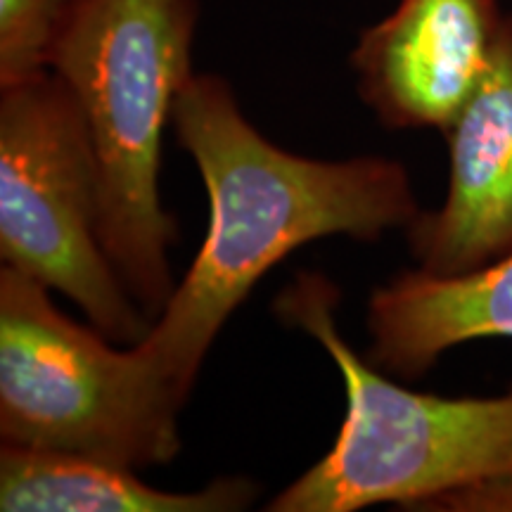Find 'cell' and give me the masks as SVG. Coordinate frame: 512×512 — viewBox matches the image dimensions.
Returning a JSON list of instances; mask_svg holds the SVG:
<instances>
[{
  "label": "cell",
  "instance_id": "cell-7",
  "mask_svg": "<svg viewBox=\"0 0 512 512\" xmlns=\"http://www.w3.org/2000/svg\"><path fill=\"white\" fill-rule=\"evenodd\" d=\"M448 188L406 228L420 271L465 275L512 254V15L477 91L444 131Z\"/></svg>",
  "mask_w": 512,
  "mask_h": 512
},
{
  "label": "cell",
  "instance_id": "cell-8",
  "mask_svg": "<svg viewBox=\"0 0 512 512\" xmlns=\"http://www.w3.org/2000/svg\"><path fill=\"white\" fill-rule=\"evenodd\" d=\"M368 361L420 380L446 351L472 339L512 337V254L465 275L399 273L368 299Z\"/></svg>",
  "mask_w": 512,
  "mask_h": 512
},
{
  "label": "cell",
  "instance_id": "cell-11",
  "mask_svg": "<svg viewBox=\"0 0 512 512\" xmlns=\"http://www.w3.org/2000/svg\"><path fill=\"white\" fill-rule=\"evenodd\" d=\"M427 510L460 512H512V477L489 479L467 489L453 491L427 505Z\"/></svg>",
  "mask_w": 512,
  "mask_h": 512
},
{
  "label": "cell",
  "instance_id": "cell-4",
  "mask_svg": "<svg viewBox=\"0 0 512 512\" xmlns=\"http://www.w3.org/2000/svg\"><path fill=\"white\" fill-rule=\"evenodd\" d=\"M50 290L17 268L0 271V437L150 470L181 451L183 408L131 347L83 328Z\"/></svg>",
  "mask_w": 512,
  "mask_h": 512
},
{
  "label": "cell",
  "instance_id": "cell-5",
  "mask_svg": "<svg viewBox=\"0 0 512 512\" xmlns=\"http://www.w3.org/2000/svg\"><path fill=\"white\" fill-rule=\"evenodd\" d=\"M102 190L91 128L55 72L0 86V256L62 292L102 335L138 344L152 320L100 242Z\"/></svg>",
  "mask_w": 512,
  "mask_h": 512
},
{
  "label": "cell",
  "instance_id": "cell-1",
  "mask_svg": "<svg viewBox=\"0 0 512 512\" xmlns=\"http://www.w3.org/2000/svg\"><path fill=\"white\" fill-rule=\"evenodd\" d=\"M171 126L207 188L209 230L174 297L131 351L183 408L226 320L287 254L335 235L377 242L406 230L422 209L401 162L292 155L256 131L216 74L185 83Z\"/></svg>",
  "mask_w": 512,
  "mask_h": 512
},
{
  "label": "cell",
  "instance_id": "cell-9",
  "mask_svg": "<svg viewBox=\"0 0 512 512\" xmlns=\"http://www.w3.org/2000/svg\"><path fill=\"white\" fill-rule=\"evenodd\" d=\"M261 486L247 477H223L202 491H162L138 470L74 453L15 444L0 446L3 512H238Z\"/></svg>",
  "mask_w": 512,
  "mask_h": 512
},
{
  "label": "cell",
  "instance_id": "cell-10",
  "mask_svg": "<svg viewBox=\"0 0 512 512\" xmlns=\"http://www.w3.org/2000/svg\"><path fill=\"white\" fill-rule=\"evenodd\" d=\"M86 0H0V86L48 72Z\"/></svg>",
  "mask_w": 512,
  "mask_h": 512
},
{
  "label": "cell",
  "instance_id": "cell-3",
  "mask_svg": "<svg viewBox=\"0 0 512 512\" xmlns=\"http://www.w3.org/2000/svg\"><path fill=\"white\" fill-rule=\"evenodd\" d=\"M339 287L302 271L275 299L290 328L318 339L337 363L347 415L335 446L280 491L271 512H356L392 503L427 510L437 498L512 477V384L498 396L420 394L389 380L344 342Z\"/></svg>",
  "mask_w": 512,
  "mask_h": 512
},
{
  "label": "cell",
  "instance_id": "cell-6",
  "mask_svg": "<svg viewBox=\"0 0 512 512\" xmlns=\"http://www.w3.org/2000/svg\"><path fill=\"white\" fill-rule=\"evenodd\" d=\"M508 17L501 0H399L351 53L358 93L382 126L444 133L491 69Z\"/></svg>",
  "mask_w": 512,
  "mask_h": 512
},
{
  "label": "cell",
  "instance_id": "cell-2",
  "mask_svg": "<svg viewBox=\"0 0 512 512\" xmlns=\"http://www.w3.org/2000/svg\"><path fill=\"white\" fill-rule=\"evenodd\" d=\"M197 0H86L50 72L72 88L100 166V242L155 323L176 292V219L159 192L164 128L192 72Z\"/></svg>",
  "mask_w": 512,
  "mask_h": 512
}]
</instances>
